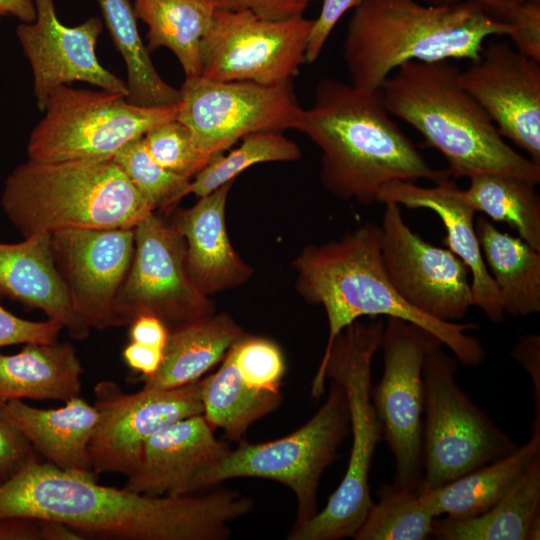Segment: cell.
Wrapping results in <instances>:
<instances>
[{"label":"cell","mask_w":540,"mask_h":540,"mask_svg":"<svg viewBox=\"0 0 540 540\" xmlns=\"http://www.w3.org/2000/svg\"><path fill=\"white\" fill-rule=\"evenodd\" d=\"M252 506L250 498L227 489L175 497L104 486L96 477L60 469L38 457L0 486V517L59 521L84 539L225 540L230 522Z\"/></svg>","instance_id":"obj_1"},{"label":"cell","mask_w":540,"mask_h":540,"mask_svg":"<svg viewBox=\"0 0 540 540\" xmlns=\"http://www.w3.org/2000/svg\"><path fill=\"white\" fill-rule=\"evenodd\" d=\"M295 130L320 149L321 183L341 200L369 205L388 183L451 176L448 169L429 165L393 120L379 90L324 78L312 105L302 108Z\"/></svg>","instance_id":"obj_2"},{"label":"cell","mask_w":540,"mask_h":540,"mask_svg":"<svg viewBox=\"0 0 540 540\" xmlns=\"http://www.w3.org/2000/svg\"><path fill=\"white\" fill-rule=\"evenodd\" d=\"M508 23L471 2L363 0L347 25L342 55L350 84L379 90L402 64L479 58Z\"/></svg>","instance_id":"obj_3"},{"label":"cell","mask_w":540,"mask_h":540,"mask_svg":"<svg viewBox=\"0 0 540 540\" xmlns=\"http://www.w3.org/2000/svg\"><path fill=\"white\" fill-rule=\"evenodd\" d=\"M296 290L321 305L328 321L326 349L349 324L363 316L396 317L426 329L460 363L478 367L485 360L480 341L469 334L474 323L444 322L417 310L395 290L381 257V228L366 222L339 240L308 245L294 260Z\"/></svg>","instance_id":"obj_4"},{"label":"cell","mask_w":540,"mask_h":540,"mask_svg":"<svg viewBox=\"0 0 540 540\" xmlns=\"http://www.w3.org/2000/svg\"><path fill=\"white\" fill-rule=\"evenodd\" d=\"M459 73L450 61L404 63L381 85L382 102L442 154L451 176L499 173L538 184L540 165L505 142Z\"/></svg>","instance_id":"obj_5"},{"label":"cell","mask_w":540,"mask_h":540,"mask_svg":"<svg viewBox=\"0 0 540 540\" xmlns=\"http://www.w3.org/2000/svg\"><path fill=\"white\" fill-rule=\"evenodd\" d=\"M0 205L23 237L134 228L153 212L113 160L27 159L6 177Z\"/></svg>","instance_id":"obj_6"},{"label":"cell","mask_w":540,"mask_h":540,"mask_svg":"<svg viewBox=\"0 0 540 540\" xmlns=\"http://www.w3.org/2000/svg\"><path fill=\"white\" fill-rule=\"evenodd\" d=\"M383 328V320L366 323L356 320L324 351L310 394L315 399L321 397L326 379L342 387L348 404L352 445L339 486L321 511L292 528L288 534L290 540L353 538L373 504L369 473L376 447L382 440V429L370 396L371 372Z\"/></svg>","instance_id":"obj_7"},{"label":"cell","mask_w":540,"mask_h":540,"mask_svg":"<svg viewBox=\"0 0 540 540\" xmlns=\"http://www.w3.org/2000/svg\"><path fill=\"white\" fill-rule=\"evenodd\" d=\"M349 429V410L342 387L332 381L326 401L300 428L275 440L241 442L193 478L190 493L242 477L263 478L287 486L297 499L299 526L317 512L324 470L333 463Z\"/></svg>","instance_id":"obj_8"},{"label":"cell","mask_w":540,"mask_h":540,"mask_svg":"<svg viewBox=\"0 0 540 540\" xmlns=\"http://www.w3.org/2000/svg\"><path fill=\"white\" fill-rule=\"evenodd\" d=\"M442 346L429 351L423 366V472L416 492L451 482L518 447L460 388L457 359Z\"/></svg>","instance_id":"obj_9"},{"label":"cell","mask_w":540,"mask_h":540,"mask_svg":"<svg viewBox=\"0 0 540 540\" xmlns=\"http://www.w3.org/2000/svg\"><path fill=\"white\" fill-rule=\"evenodd\" d=\"M27 142L28 159L40 162L112 160L154 126L175 119L178 103L143 107L105 90L60 86Z\"/></svg>","instance_id":"obj_10"},{"label":"cell","mask_w":540,"mask_h":540,"mask_svg":"<svg viewBox=\"0 0 540 540\" xmlns=\"http://www.w3.org/2000/svg\"><path fill=\"white\" fill-rule=\"evenodd\" d=\"M442 342L426 329L386 317L380 348L383 374L371 386V401L382 439L395 459L392 485L417 491L423 472V366L429 351Z\"/></svg>","instance_id":"obj_11"},{"label":"cell","mask_w":540,"mask_h":540,"mask_svg":"<svg viewBox=\"0 0 540 540\" xmlns=\"http://www.w3.org/2000/svg\"><path fill=\"white\" fill-rule=\"evenodd\" d=\"M179 91L176 119L208 155L224 153L251 133L295 129L302 111L293 80L260 84L185 77Z\"/></svg>","instance_id":"obj_12"},{"label":"cell","mask_w":540,"mask_h":540,"mask_svg":"<svg viewBox=\"0 0 540 540\" xmlns=\"http://www.w3.org/2000/svg\"><path fill=\"white\" fill-rule=\"evenodd\" d=\"M134 237L132 262L115 301V327L142 315L173 327L215 312L189 275L185 240L172 223L152 212L134 227Z\"/></svg>","instance_id":"obj_13"},{"label":"cell","mask_w":540,"mask_h":540,"mask_svg":"<svg viewBox=\"0 0 540 540\" xmlns=\"http://www.w3.org/2000/svg\"><path fill=\"white\" fill-rule=\"evenodd\" d=\"M312 24L304 17L270 21L247 11L217 9L200 43V76L260 84L293 80L306 62Z\"/></svg>","instance_id":"obj_14"},{"label":"cell","mask_w":540,"mask_h":540,"mask_svg":"<svg viewBox=\"0 0 540 540\" xmlns=\"http://www.w3.org/2000/svg\"><path fill=\"white\" fill-rule=\"evenodd\" d=\"M202 379L173 389L125 393L111 381L94 387L99 418L89 452L93 470L126 477L137 469L146 441L161 428L203 414Z\"/></svg>","instance_id":"obj_15"},{"label":"cell","mask_w":540,"mask_h":540,"mask_svg":"<svg viewBox=\"0 0 540 540\" xmlns=\"http://www.w3.org/2000/svg\"><path fill=\"white\" fill-rule=\"evenodd\" d=\"M381 257L398 294L417 310L460 322L473 306L467 265L450 249L425 241L404 221L401 206L384 203Z\"/></svg>","instance_id":"obj_16"},{"label":"cell","mask_w":540,"mask_h":540,"mask_svg":"<svg viewBox=\"0 0 540 540\" xmlns=\"http://www.w3.org/2000/svg\"><path fill=\"white\" fill-rule=\"evenodd\" d=\"M33 1L35 19L21 22L16 36L31 66L38 109L44 111L54 90L75 81L127 98L126 82L101 65L96 55L102 19L90 17L76 26H66L57 16L54 0Z\"/></svg>","instance_id":"obj_17"},{"label":"cell","mask_w":540,"mask_h":540,"mask_svg":"<svg viewBox=\"0 0 540 540\" xmlns=\"http://www.w3.org/2000/svg\"><path fill=\"white\" fill-rule=\"evenodd\" d=\"M134 247V228L72 229L51 234L55 264L73 309L90 329L115 327V301Z\"/></svg>","instance_id":"obj_18"},{"label":"cell","mask_w":540,"mask_h":540,"mask_svg":"<svg viewBox=\"0 0 540 540\" xmlns=\"http://www.w3.org/2000/svg\"><path fill=\"white\" fill-rule=\"evenodd\" d=\"M459 79L499 133L540 165V62L512 44L493 43L460 71Z\"/></svg>","instance_id":"obj_19"},{"label":"cell","mask_w":540,"mask_h":540,"mask_svg":"<svg viewBox=\"0 0 540 540\" xmlns=\"http://www.w3.org/2000/svg\"><path fill=\"white\" fill-rule=\"evenodd\" d=\"M376 202H393L411 209L433 211L446 230L444 243L469 269L473 306L480 308L493 323L504 320L506 313L502 299L486 267L476 233V211L466 201L463 189L450 177L435 182L431 187L407 181L388 183L379 191Z\"/></svg>","instance_id":"obj_20"},{"label":"cell","mask_w":540,"mask_h":540,"mask_svg":"<svg viewBox=\"0 0 540 540\" xmlns=\"http://www.w3.org/2000/svg\"><path fill=\"white\" fill-rule=\"evenodd\" d=\"M229 449L203 414L177 420L146 441L140 463L123 488L150 496L191 494L195 475Z\"/></svg>","instance_id":"obj_21"},{"label":"cell","mask_w":540,"mask_h":540,"mask_svg":"<svg viewBox=\"0 0 540 540\" xmlns=\"http://www.w3.org/2000/svg\"><path fill=\"white\" fill-rule=\"evenodd\" d=\"M232 185L233 181L199 197L191 208L180 210L172 223L185 240L189 275L206 296L238 287L253 274L227 234L225 211Z\"/></svg>","instance_id":"obj_22"},{"label":"cell","mask_w":540,"mask_h":540,"mask_svg":"<svg viewBox=\"0 0 540 540\" xmlns=\"http://www.w3.org/2000/svg\"><path fill=\"white\" fill-rule=\"evenodd\" d=\"M0 294L43 311L77 340L90 327L76 314L55 264L51 234L36 233L17 243L0 242Z\"/></svg>","instance_id":"obj_23"},{"label":"cell","mask_w":540,"mask_h":540,"mask_svg":"<svg viewBox=\"0 0 540 540\" xmlns=\"http://www.w3.org/2000/svg\"><path fill=\"white\" fill-rule=\"evenodd\" d=\"M0 415L25 436L46 462L96 477L89 452L99 418L94 404L76 396L61 407L40 409L15 399L0 403Z\"/></svg>","instance_id":"obj_24"},{"label":"cell","mask_w":540,"mask_h":540,"mask_svg":"<svg viewBox=\"0 0 540 540\" xmlns=\"http://www.w3.org/2000/svg\"><path fill=\"white\" fill-rule=\"evenodd\" d=\"M244 336L241 326L226 313L214 312L173 326L159 368L139 380L149 389H173L197 381Z\"/></svg>","instance_id":"obj_25"},{"label":"cell","mask_w":540,"mask_h":540,"mask_svg":"<svg viewBox=\"0 0 540 540\" xmlns=\"http://www.w3.org/2000/svg\"><path fill=\"white\" fill-rule=\"evenodd\" d=\"M83 368L69 342L27 343L0 353V403L15 399L59 400L80 396Z\"/></svg>","instance_id":"obj_26"},{"label":"cell","mask_w":540,"mask_h":540,"mask_svg":"<svg viewBox=\"0 0 540 540\" xmlns=\"http://www.w3.org/2000/svg\"><path fill=\"white\" fill-rule=\"evenodd\" d=\"M538 456L540 428H532L529 440L509 455L437 488L417 493L435 517H473L496 504Z\"/></svg>","instance_id":"obj_27"},{"label":"cell","mask_w":540,"mask_h":540,"mask_svg":"<svg viewBox=\"0 0 540 540\" xmlns=\"http://www.w3.org/2000/svg\"><path fill=\"white\" fill-rule=\"evenodd\" d=\"M431 536L440 540L539 539L540 456L487 511L464 519L435 517Z\"/></svg>","instance_id":"obj_28"},{"label":"cell","mask_w":540,"mask_h":540,"mask_svg":"<svg viewBox=\"0 0 540 540\" xmlns=\"http://www.w3.org/2000/svg\"><path fill=\"white\" fill-rule=\"evenodd\" d=\"M486 267L506 314L529 316L540 311V251L519 236L501 232L486 217L475 223Z\"/></svg>","instance_id":"obj_29"},{"label":"cell","mask_w":540,"mask_h":540,"mask_svg":"<svg viewBox=\"0 0 540 540\" xmlns=\"http://www.w3.org/2000/svg\"><path fill=\"white\" fill-rule=\"evenodd\" d=\"M136 19L148 28L146 47L151 53L169 49L185 77L201 75L200 43L218 9L216 0H133Z\"/></svg>","instance_id":"obj_30"},{"label":"cell","mask_w":540,"mask_h":540,"mask_svg":"<svg viewBox=\"0 0 540 540\" xmlns=\"http://www.w3.org/2000/svg\"><path fill=\"white\" fill-rule=\"evenodd\" d=\"M281 399V392L265 390L245 377L229 350L220 368L202 379L203 416L231 440H240L255 421L278 408Z\"/></svg>","instance_id":"obj_31"},{"label":"cell","mask_w":540,"mask_h":540,"mask_svg":"<svg viewBox=\"0 0 540 540\" xmlns=\"http://www.w3.org/2000/svg\"><path fill=\"white\" fill-rule=\"evenodd\" d=\"M102 21L121 54L127 70V100L143 107L177 104L180 91L169 85L150 58L138 31L130 0H97Z\"/></svg>","instance_id":"obj_32"},{"label":"cell","mask_w":540,"mask_h":540,"mask_svg":"<svg viewBox=\"0 0 540 540\" xmlns=\"http://www.w3.org/2000/svg\"><path fill=\"white\" fill-rule=\"evenodd\" d=\"M464 197L476 211L504 222L540 251V196L537 184L512 175L482 173L469 178Z\"/></svg>","instance_id":"obj_33"},{"label":"cell","mask_w":540,"mask_h":540,"mask_svg":"<svg viewBox=\"0 0 540 540\" xmlns=\"http://www.w3.org/2000/svg\"><path fill=\"white\" fill-rule=\"evenodd\" d=\"M364 521L354 535L356 540H424L432 535L435 516L416 491L383 484Z\"/></svg>","instance_id":"obj_34"},{"label":"cell","mask_w":540,"mask_h":540,"mask_svg":"<svg viewBox=\"0 0 540 540\" xmlns=\"http://www.w3.org/2000/svg\"><path fill=\"white\" fill-rule=\"evenodd\" d=\"M240 146L228 154L216 155L190 183L189 194L202 197L234 178L247 168L266 162L300 159L299 146L278 131H259L243 137Z\"/></svg>","instance_id":"obj_35"},{"label":"cell","mask_w":540,"mask_h":540,"mask_svg":"<svg viewBox=\"0 0 540 540\" xmlns=\"http://www.w3.org/2000/svg\"><path fill=\"white\" fill-rule=\"evenodd\" d=\"M126 174L153 212L165 210L189 194L191 179L157 163L143 137L123 147L112 159Z\"/></svg>","instance_id":"obj_36"},{"label":"cell","mask_w":540,"mask_h":540,"mask_svg":"<svg viewBox=\"0 0 540 540\" xmlns=\"http://www.w3.org/2000/svg\"><path fill=\"white\" fill-rule=\"evenodd\" d=\"M143 141L157 163L191 180L216 156L200 151L187 127L176 118L154 126Z\"/></svg>","instance_id":"obj_37"},{"label":"cell","mask_w":540,"mask_h":540,"mask_svg":"<svg viewBox=\"0 0 540 540\" xmlns=\"http://www.w3.org/2000/svg\"><path fill=\"white\" fill-rule=\"evenodd\" d=\"M240 372L259 387L281 392L285 362L280 348L273 341L244 336L230 349Z\"/></svg>","instance_id":"obj_38"},{"label":"cell","mask_w":540,"mask_h":540,"mask_svg":"<svg viewBox=\"0 0 540 540\" xmlns=\"http://www.w3.org/2000/svg\"><path fill=\"white\" fill-rule=\"evenodd\" d=\"M62 329L54 320H27L0 305V348L27 343H52L57 341Z\"/></svg>","instance_id":"obj_39"},{"label":"cell","mask_w":540,"mask_h":540,"mask_svg":"<svg viewBox=\"0 0 540 540\" xmlns=\"http://www.w3.org/2000/svg\"><path fill=\"white\" fill-rule=\"evenodd\" d=\"M504 21L506 36L523 55L540 62V0H528L518 6Z\"/></svg>","instance_id":"obj_40"},{"label":"cell","mask_w":540,"mask_h":540,"mask_svg":"<svg viewBox=\"0 0 540 540\" xmlns=\"http://www.w3.org/2000/svg\"><path fill=\"white\" fill-rule=\"evenodd\" d=\"M35 457L25 436L0 415V486Z\"/></svg>","instance_id":"obj_41"},{"label":"cell","mask_w":540,"mask_h":540,"mask_svg":"<svg viewBox=\"0 0 540 540\" xmlns=\"http://www.w3.org/2000/svg\"><path fill=\"white\" fill-rule=\"evenodd\" d=\"M363 0H322L320 13L310 30L305 54L306 63H312L320 56L332 30L350 9L356 8Z\"/></svg>","instance_id":"obj_42"},{"label":"cell","mask_w":540,"mask_h":540,"mask_svg":"<svg viewBox=\"0 0 540 540\" xmlns=\"http://www.w3.org/2000/svg\"><path fill=\"white\" fill-rule=\"evenodd\" d=\"M218 9L247 11L270 21H285L303 17L308 5L315 0H216Z\"/></svg>","instance_id":"obj_43"},{"label":"cell","mask_w":540,"mask_h":540,"mask_svg":"<svg viewBox=\"0 0 540 540\" xmlns=\"http://www.w3.org/2000/svg\"><path fill=\"white\" fill-rule=\"evenodd\" d=\"M512 355L529 373L533 383L535 416L532 427H540V337L521 336L512 350Z\"/></svg>","instance_id":"obj_44"},{"label":"cell","mask_w":540,"mask_h":540,"mask_svg":"<svg viewBox=\"0 0 540 540\" xmlns=\"http://www.w3.org/2000/svg\"><path fill=\"white\" fill-rule=\"evenodd\" d=\"M169 333L168 326L152 315L137 317L130 324V340L148 346L164 349Z\"/></svg>","instance_id":"obj_45"},{"label":"cell","mask_w":540,"mask_h":540,"mask_svg":"<svg viewBox=\"0 0 540 540\" xmlns=\"http://www.w3.org/2000/svg\"><path fill=\"white\" fill-rule=\"evenodd\" d=\"M127 365L140 376H148L157 371L162 359L163 349L130 341L123 350Z\"/></svg>","instance_id":"obj_46"},{"label":"cell","mask_w":540,"mask_h":540,"mask_svg":"<svg viewBox=\"0 0 540 540\" xmlns=\"http://www.w3.org/2000/svg\"><path fill=\"white\" fill-rule=\"evenodd\" d=\"M0 540H42V520L23 516L0 517Z\"/></svg>","instance_id":"obj_47"},{"label":"cell","mask_w":540,"mask_h":540,"mask_svg":"<svg viewBox=\"0 0 540 540\" xmlns=\"http://www.w3.org/2000/svg\"><path fill=\"white\" fill-rule=\"evenodd\" d=\"M432 3L471 2L484 7L492 15L505 20L518 6L528 0H428Z\"/></svg>","instance_id":"obj_48"},{"label":"cell","mask_w":540,"mask_h":540,"mask_svg":"<svg viewBox=\"0 0 540 540\" xmlns=\"http://www.w3.org/2000/svg\"><path fill=\"white\" fill-rule=\"evenodd\" d=\"M33 0H0V23L2 19L12 16L20 22H32L35 19Z\"/></svg>","instance_id":"obj_49"},{"label":"cell","mask_w":540,"mask_h":540,"mask_svg":"<svg viewBox=\"0 0 540 540\" xmlns=\"http://www.w3.org/2000/svg\"><path fill=\"white\" fill-rule=\"evenodd\" d=\"M83 539L84 537L81 534L65 523L55 520H42V540Z\"/></svg>","instance_id":"obj_50"}]
</instances>
